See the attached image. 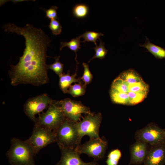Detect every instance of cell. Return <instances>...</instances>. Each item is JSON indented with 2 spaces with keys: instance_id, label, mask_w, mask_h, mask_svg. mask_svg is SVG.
<instances>
[{
  "instance_id": "cell-31",
  "label": "cell",
  "mask_w": 165,
  "mask_h": 165,
  "mask_svg": "<svg viewBox=\"0 0 165 165\" xmlns=\"http://www.w3.org/2000/svg\"><path fill=\"white\" fill-rule=\"evenodd\" d=\"M25 1V0H12V1H13L12 2H14V3H16V2H22V1Z\"/></svg>"
},
{
  "instance_id": "cell-30",
  "label": "cell",
  "mask_w": 165,
  "mask_h": 165,
  "mask_svg": "<svg viewBox=\"0 0 165 165\" xmlns=\"http://www.w3.org/2000/svg\"><path fill=\"white\" fill-rule=\"evenodd\" d=\"M57 6H52L50 8L46 10L45 12L46 17L51 20L58 19L57 12Z\"/></svg>"
},
{
  "instance_id": "cell-18",
  "label": "cell",
  "mask_w": 165,
  "mask_h": 165,
  "mask_svg": "<svg viewBox=\"0 0 165 165\" xmlns=\"http://www.w3.org/2000/svg\"><path fill=\"white\" fill-rule=\"evenodd\" d=\"M81 38V36L80 35L75 38L72 39L69 42H61L60 43V50H61L64 47L67 46L71 50L74 51L75 53L76 54L75 60L77 64L79 62L76 60L77 56L76 52L81 48V45L80 43L81 42H82V41H80V38Z\"/></svg>"
},
{
  "instance_id": "cell-14",
  "label": "cell",
  "mask_w": 165,
  "mask_h": 165,
  "mask_svg": "<svg viewBox=\"0 0 165 165\" xmlns=\"http://www.w3.org/2000/svg\"><path fill=\"white\" fill-rule=\"evenodd\" d=\"M77 69L74 75H70V71H68L67 74L63 73L59 77V85L61 90L64 93H67V91L73 82L82 83L80 78H76L77 76Z\"/></svg>"
},
{
  "instance_id": "cell-22",
  "label": "cell",
  "mask_w": 165,
  "mask_h": 165,
  "mask_svg": "<svg viewBox=\"0 0 165 165\" xmlns=\"http://www.w3.org/2000/svg\"><path fill=\"white\" fill-rule=\"evenodd\" d=\"M89 8L84 4H79L73 8L72 13L73 15L78 18H82L86 17L88 14Z\"/></svg>"
},
{
  "instance_id": "cell-5",
  "label": "cell",
  "mask_w": 165,
  "mask_h": 165,
  "mask_svg": "<svg viewBox=\"0 0 165 165\" xmlns=\"http://www.w3.org/2000/svg\"><path fill=\"white\" fill-rule=\"evenodd\" d=\"M36 154L48 145L56 142L55 134L53 130L35 125L30 137L24 141Z\"/></svg>"
},
{
  "instance_id": "cell-12",
  "label": "cell",
  "mask_w": 165,
  "mask_h": 165,
  "mask_svg": "<svg viewBox=\"0 0 165 165\" xmlns=\"http://www.w3.org/2000/svg\"><path fill=\"white\" fill-rule=\"evenodd\" d=\"M144 165H163L165 163V143L149 145Z\"/></svg>"
},
{
  "instance_id": "cell-24",
  "label": "cell",
  "mask_w": 165,
  "mask_h": 165,
  "mask_svg": "<svg viewBox=\"0 0 165 165\" xmlns=\"http://www.w3.org/2000/svg\"><path fill=\"white\" fill-rule=\"evenodd\" d=\"M100 43L99 46H96L93 48L95 52L94 56L88 61L90 62L92 60L96 58L102 59L104 58L106 55L108 50L105 46V43L100 39Z\"/></svg>"
},
{
  "instance_id": "cell-11",
  "label": "cell",
  "mask_w": 165,
  "mask_h": 165,
  "mask_svg": "<svg viewBox=\"0 0 165 165\" xmlns=\"http://www.w3.org/2000/svg\"><path fill=\"white\" fill-rule=\"evenodd\" d=\"M61 152L60 160L56 165H100L97 161L85 163L81 158L80 154L75 149L60 148Z\"/></svg>"
},
{
  "instance_id": "cell-29",
  "label": "cell",
  "mask_w": 165,
  "mask_h": 165,
  "mask_svg": "<svg viewBox=\"0 0 165 165\" xmlns=\"http://www.w3.org/2000/svg\"><path fill=\"white\" fill-rule=\"evenodd\" d=\"M49 27L54 35H57L61 34L62 27L58 20L56 19L51 20Z\"/></svg>"
},
{
  "instance_id": "cell-3",
  "label": "cell",
  "mask_w": 165,
  "mask_h": 165,
  "mask_svg": "<svg viewBox=\"0 0 165 165\" xmlns=\"http://www.w3.org/2000/svg\"><path fill=\"white\" fill-rule=\"evenodd\" d=\"M56 142L60 148L75 149L79 143V133L77 122L65 118L63 123L54 131Z\"/></svg>"
},
{
  "instance_id": "cell-15",
  "label": "cell",
  "mask_w": 165,
  "mask_h": 165,
  "mask_svg": "<svg viewBox=\"0 0 165 165\" xmlns=\"http://www.w3.org/2000/svg\"><path fill=\"white\" fill-rule=\"evenodd\" d=\"M139 46L147 49L157 58L165 59V50L152 43L147 37L145 42L143 44H140Z\"/></svg>"
},
{
  "instance_id": "cell-27",
  "label": "cell",
  "mask_w": 165,
  "mask_h": 165,
  "mask_svg": "<svg viewBox=\"0 0 165 165\" xmlns=\"http://www.w3.org/2000/svg\"><path fill=\"white\" fill-rule=\"evenodd\" d=\"M129 91L133 92H148L149 86L143 80L129 85Z\"/></svg>"
},
{
  "instance_id": "cell-10",
  "label": "cell",
  "mask_w": 165,
  "mask_h": 165,
  "mask_svg": "<svg viewBox=\"0 0 165 165\" xmlns=\"http://www.w3.org/2000/svg\"><path fill=\"white\" fill-rule=\"evenodd\" d=\"M57 102L63 111L65 118L75 122L80 120L82 114H87L90 112L89 107L80 101L66 98Z\"/></svg>"
},
{
  "instance_id": "cell-4",
  "label": "cell",
  "mask_w": 165,
  "mask_h": 165,
  "mask_svg": "<svg viewBox=\"0 0 165 165\" xmlns=\"http://www.w3.org/2000/svg\"><path fill=\"white\" fill-rule=\"evenodd\" d=\"M56 101L50 105L45 112L39 115L35 125L47 128L55 131L63 123L65 118L63 111Z\"/></svg>"
},
{
  "instance_id": "cell-26",
  "label": "cell",
  "mask_w": 165,
  "mask_h": 165,
  "mask_svg": "<svg viewBox=\"0 0 165 165\" xmlns=\"http://www.w3.org/2000/svg\"><path fill=\"white\" fill-rule=\"evenodd\" d=\"M60 56L53 57L55 59L54 62L52 64H47V68L53 71L59 76L63 73L64 64L61 63L60 60Z\"/></svg>"
},
{
  "instance_id": "cell-13",
  "label": "cell",
  "mask_w": 165,
  "mask_h": 165,
  "mask_svg": "<svg viewBox=\"0 0 165 165\" xmlns=\"http://www.w3.org/2000/svg\"><path fill=\"white\" fill-rule=\"evenodd\" d=\"M149 145L141 141L136 142L130 145V160L129 165L140 164L144 163Z\"/></svg>"
},
{
  "instance_id": "cell-17",
  "label": "cell",
  "mask_w": 165,
  "mask_h": 165,
  "mask_svg": "<svg viewBox=\"0 0 165 165\" xmlns=\"http://www.w3.org/2000/svg\"><path fill=\"white\" fill-rule=\"evenodd\" d=\"M110 96L112 102L114 103L129 105V97L127 93L119 92L111 89Z\"/></svg>"
},
{
  "instance_id": "cell-1",
  "label": "cell",
  "mask_w": 165,
  "mask_h": 165,
  "mask_svg": "<svg viewBox=\"0 0 165 165\" xmlns=\"http://www.w3.org/2000/svg\"><path fill=\"white\" fill-rule=\"evenodd\" d=\"M5 31L7 33L22 35L25 39V47L18 63L10 65L9 74L11 85L38 86L48 83L47 52L51 42L48 36L41 28L28 24L20 27L9 23Z\"/></svg>"
},
{
  "instance_id": "cell-7",
  "label": "cell",
  "mask_w": 165,
  "mask_h": 165,
  "mask_svg": "<svg viewBox=\"0 0 165 165\" xmlns=\"http://www.w3.org/2000/svg\"><path fill=\"white\" fill-rule=\"evenodd\" d=\"M108 146V142L105 137L90 139L82 144H80L75 149L80 154L84 153L94 160L103 159Z\"/></svg>"
},
{
  "instance_id": "cell-25",
  "label": "cell",
  "mask_w": 165,
  "mask_h": 165,
  "mask_svg": "<svg viewBox=\"0 0 165 165\" xmlns=\"http://www.w3.org/2000/svg\"><path fill=\"white\" fill-rule=\"evenodd\" d=\"M122 156L120 151L116 149L111 151L108 156L106 162L107 165H117Z\"/></svg>"
},
{
  "instance_id": "cell-20",
  "label": "cell",
  "mask_w": 165,
  "mask_h": 165,
  "mask_svg": "<svg viewBox=\"0 0 165 165\" xmlns=\"http://www.w3.org/2000/svg\"><path fill=\"white\" fill-rule=\"evenodd\" d=\"M148 93V92L129 91L127 93L129 97V105H135L141 102L146 97Z\"/></svg>"
},
{
  "instance_id": "cell-28",
  "label": "cell",
  "mask_w": 165,
  "mask_h": 165,
  "mask_svg": "<svg viewBox=\"0 0 165 165\" xmlns=\"http://www.w3.org/2000/svg\"><path fill=\"white\" fill-rule=\"evenodd\" d=\"M82 65L84 69V73L83 76L80 78L84 83V84L86 86L91 82L93 78V75L89 70L88 64L83 63Z\"/></svg>"
},
{
  "instance_id": "cell-6",
  "label": "cell",
  "mask_w": 165,
  "mask_h": 165,
  "mask_svg": "<svg viewBox=\"0 0 165 165\" xmlns=\"http://www.w3.org/2000/svg\"><path fill=\"white\" fill-rule=\"evenodd\" d=\"M102 120L101 114L91 113L87 114L82 120L77 122L79 133V143L83 136L88 135L90 139L100 138L99 128Z\"/></svg>"
},
{
  "instance_id": "cell-21",
  "label": "cell",
  "mask_w": 165,
  "mask_h": 165,
  "mask_svg": "<svg viewBox=\"0 0 165 165\" xmlns=\"http://www.w3.org/2000/svg\"><path fill=\"white\" fill-rule=\"evenodd\" d=\"M86 86L82 83L75 84L69 88L67 93L74 97H78L84 95L85 92Z\"/></svg>"
},
{
  "instance_id": "cell-16",
  "label": "cell",
  "mask_w": 165,
  "mask_h": 165,
  "mask_svg": "<svg viewBox=\"0 0 165 165\" xmlns=\"http://www.w3.org/2000/svg\"><path fill=\"white\" fill-rule=\"evenodd\" d=\"M119 77L129 84L135 83L143 80L138 73L132 69L122 72Z\"/></svg>"
},
{
  "instance_id": "cell-23",
  "label": "cell",
  "mask_w": 165,
  "mask_h": 165,
  "mask_svg": "<svg viewBox=\"0 0 165 165\" xmlns=\"http://www.w3.org/2000/svg\"><path fill=\"white\" fill-rule=\"evenodd\" d=\"M103 35L104 34L101 33L86 31L80 36L81 38L84 39L82 42L85 43L86 42H93L96 46H97L96 42L97 41V39H100V37Z\"/></svg>"
},
{
  "instance_id": "cell-19",
  "label": "cell",
  "mask_w": 165,
  "mask_h": 165,
  "mask_svg": "<svg viewBox=\"0 0 165 165\" xmlns=\"http://www.w3.org/2000/svg\"><path fill=\"white\" fill-rule=\"evenodd\" d=\"M129 84L119 77L113 82L111 89L119 92L127 93L129 92Z\"/></svg>"
},
{
  "instance_id": "cell-2",
  "label": "cell",
  "mask_w": 165,
  "mask_h": 165,
  "mask_svg": "<svg viewBox=\"0 0 165 165\" xmlns=\"http://www.w3.org/2000/svg\"><path fill=\"white\" fill-rule=\"evenodd\" d=\"M6 155L11 165H35L36 154L28 144L19 139L11 140L10 146Z\"/></svg>"
},
{
  "instance_id": "cell-9",
  "label": "cell",
  "mask_w": 165,
  "mask_h": 165,
  "mask_svg": "<svg viewBox=\"0 0 165 165\" xmlns=\"http://www.w3.org/2000/svg\"><path fill=\"white\" fill-rule=\"evenodd\" d=\"M55 101L46 93L29 98L24 105V113L30 119L35 122L36 119L35 116L47 109Z\"/></svg>"
},
{
  "instance_id": "cell-8",
  "label": "cell",
  "mask_w": 165,
  "mask_h": 165,
  "mask_svg": "<svg viewBox=\"0 0 165 165\" xmlns=\"http://www.w3.org/2000/svg\"><path fill=\"white\" fill-rule=\"evenodd\" d=\"M135 138L136 141H142L151 145L165 143V130L151 123L137 130Z\"/></svg>"
}]
</instances>
